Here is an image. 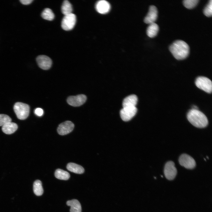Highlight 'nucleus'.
Returning a JSON list of instances; mask_svg holds the SVG:
<instances>
[{
  "instance_id": "14",
  "label": "nucleus",
  "mask_w": 212,
  "mask_h": 212,
  "mask_svg": "<svg viewBox=\"0 0 212 212\" xmlns=\"http://www.w3.org/2000/svg\"><path fill=\"white\" fill-rule=\"evenodd\" d=\"M138 101L137 96L132 95L125 98L122 102L123 108L128 107H135Z\"/></svg>"
},
{
  "instance_id": "13",
  "label": "nucleus",
  "mask_w": 212,
  "mask_h": 212,
  "mask_svg": "<svg viewBox=\"0 0 212 212\" xmlns=\"http://www.w3.org/2000/svg\"><path fill=\"white\" fill-rule=\"evenodd\" d=\"M95 8L99 13L105 14L110 10V5L109 3L105 0H100L97 2L95 5Z\"/></svg>"
},
{
  "instance_id": "21",
  "label": "nucleus",
  "mask_w": 212,
  "mask_h": 212,
  "mask_svg": "<svg viewBox=\"0 0 212 212\" xmlns=\"http://www.w3.org/2000/svg\"><path fill=\"white\" fill-rule=\"evenodd\" d=\"M61 11L64 15L72 13V6L69 1L65 0L63 1L61 7Z\"/></svg>"
},
{
  "instance_id": "20",
  "label": "nucleus",
  "mask_w": 212,
  "mask_h": 212,
  "mask_svg": "<svg viewBox=\"0 0 212 212\" xmlns=\"http://www.w3.org/2000/svg\"><path fill=\"white\" fill-rule=\"evenodd\" d=\"M55 176L58 179L64 180H68L70 177L69 174L67 172L60 169L56 170Z\"/></svg>"
},
{
  "instance_id": "10",
  "label": "nucleus",
  "mask_w": 212,
  "mask_h": 212,
  "mask_svg": "<svg viewBox=\"0 0 212 212\" xmlns=\"http://www.w3.org/2000/svg\"><path fill=\"white\" fill-rule=\"evenodd\" d=\"M74 127V124L70 121H67L59 125L57 131L59 134L64 135L70 132Z\"/></svg>"
},
{
  "instance_id": "11",
  "label": "nucleus",
  "mask_w": 212,
  "mask_h": 212,
  "mask_svg": "<svg viewBox=\"0 0 212 212\" xmlns=\"http://www.w3.org/2000/svg\"><path fill=\"white\" fill-rule=\"evenodd\" d=\"M36 61L39 66L44 70L49 69L52 64V60L48 57L44 55L38 56L36 58Z\"/></svg>"
},
{
  "instance_id": "2",
  "label": "nucleus",
  "mask_w": 212,
  "mask_h": 212,
  "mask_svg": "<svg viewBox=\"0 0 212 212\" xmlns=\"http://www.w3.org/2000/svg\"><path fill=\"white\" fill-rule=\"evenodd\" d=\"M187 118L193 125L197 127L204 128L208 124L206 116L198 109H192L189 111L187 115Z\"/></svg>"
},
{
  "instance_id": "1",
  "label": "nucleus",
  "mask_w": 212,
  "mask_h": 212,
  "mask_svg": "<svg viewBox=\"0 0 212 212\" xmlns=\"http://www.w3.org/2000/svg\"><path fill=\"white\" fill-rule=\"evenodd\" d=\"M169 50L176 59L181 60L188 56L190 49L186 42L181 40H177L170 45Z\"/></svg>"
},
{
  "instance_id": "12",
  "label": "nucleus",
  "mask_w": 212,
  "mask_h": 212,
  "mask_svg": "<svg viewBox=\"0 0 212 212\" xmlns=\"http://www.w3.org/2000/svg\"><path fill=\"white\" fill-rule=\"evenodd\" d=\"M158 13L157 9L155 6H150L148 12L144 19V22L148 24L155 23L157 18Z\"/></svg>"
},
{
  "instance_id": "8",
  "label": "nucleus",
  "mask_w": 212,
  "mask_h": 212,
  "mask_svg": "<svg viewBox=\"0 0 212 212\" xmlns=\"http://www.w3.org/2000/svg\"><path fill=\"white\" fill-rule=\"evenodd\" d=\"M137 112L136 107L123 108L120 111L121 117L125 121H129L135 115Z\"/></svg>"
},
{
  "instance_id": "26",
  "label": "nucleus",
  "mask_w": 212,
  "mask_h": 212,
  "mask_svg": "<svg viewBox=\"0 0 212 212\" xmlns=\"http://www.w3.org/2000/svg\"><path fill=\"white\" fill-rule=\"evenodd\" d=\"M35 114L38 116H42L44 113V111L43 109L40 108H36L34 110Z\"/></svg>"
},
{
  "instance_id": "7",
  "label": "nucleus",
  "mask_w": 212,
  "mask_h": 212,
  "mask_svg": "<svg viewBox=\"0 0 212 212\" xmlns=\"http://www.w3.org/2000/svg\"><path fill=\"white\" fill-rule=\"evenodd\" d=\"M177 173V170L175 166L174 163L169 161L165 164L164 173L166 178L169 180L173 179Z\"/></svg>"
},
{
  "instance_id": "15",
  "label": "nucleus",
  "mask_w": 212,
  "mask_h": 212,
  "mask_svg": "<svg viewBox=\"0 0 212 212\" xmlns=\"http://www.w3.org/2000/svg\"><path fill=\"white\" fill-rule=\"evenodd\" d=\"M18 126L15 123L9 122L2 126V130L4 132L7 134L14 133L17 129Z\"/></svg>"
},
{
  "instance_id": "3",
  "label": "nucleus",
  "mask_w": 212,
  "mask_h": 212,
  "mask_svg": "<svg viewBox=\"0 0 212 212\" xmlns=\"http://www.w3.org/2000/svg\"><path fill=\"white\" fill-rule=\"evenodd\" d=\"M14 109L17 117L19 119H25L29 116L30 107L27 104L21 102H16L14 105Z\"/></svg>"
},
{
  "instance_id": "6",
  "label": "nucleus",
  "mask_w": 212,
  "mask_h": 212,
  "mask_svg": "<svg viewBox=\"0 0 212 212\" xmlns=\"http://www.w3.org/2000/svg\"><path fill=\"white\" fill-rule=\"evenodd\" d=\"M179 161L181 166L188 169H192L196 165V163L194 159L186 154H183L180 156Z\"/></svg>"
},
{
  "instance_id": "25",
  "label": "nucleus",
  "mask_w": 212,
  "mask_h": 212,
  "mask_svg": "<svg viewBox=\"0 0 212 212\" xmlns=\"http://www.w3.org/2000/svg\"><path fill=\"white\" fill-rule=\"evenodd\" d=\"M11 121V118L8 115L0 114V126H3L6 124Z\"/></svg>"
},
{
  "instance_id": "19",
  "label": "nucleus",
  "mask_w": 212,
  "mask_h": 212,
  "mask_svg": "<svg viewBox=\"0 0 212 212\" xmlns=\"http://www.w3.org/2000/svg\"><path fill=\"white\" fill-rule=\"evenodd\" d=\"M33 189L34 193L37 196H40L43 194V190L40 180H37L34 182Z\"/></svg>"
},
{
  "instance_id": "16",
  "label": "nucleus",
  "mask_w": 212,
  "mask_h": 212,
  "mask_svg": "<svg viewBox=\"0 0 212 212\" xmlns=\"http://www.w3.org/2000/svg\"><path fill=\"white\" fill-rule=\"evenodd\" d=\"M67 206L70 207V212H81V206L80 202L77 200L73 199L67 202Z\"/></svg>"
},
{
  "instance_id": "5",
  "label": "nucleus",
  "mask_w": 212,
  "mask_h": 212,
  "mask_svg": "<svg viewBox=\"0 0 212 212\" xmlns=\"http://www.w3.org/2000/svg\"><path fill=\"white\" fill-rule=\"evenodd\" d=\"M76 21V17L74 14L72 13L65 15L62 21V27L65 30H71L74 27Z\"/></svg>"
},
{
  "instance_id": "4",
  "label": "nucleus",
  "mask_w": 212,
  "mask_h": 212,
  "mask_svg": "<svg viewBox=\"0 0 212 212\" xmlns=\"http://www.w3.org/2000/svg\"><path fill=\"white\" fill-rule=\"evenodd\" d=\"M195 84L198 88L208 93H211L212 82L208 78L203 76L198 77L196 79Z\"/></svg>"
},
{
  "instance_id": "18",
  "label": "nucleus",
  "mask_w": 212,
  "mask_h": 212,
  "mask_svg": "<svg viewBox=\"0 0 212 212\" xmlns=\"http://www.w3.org/2000/svg\"><path fill=\"white\" fill-rule=\"evenodd\" d=\"M67 168L69 171L76 173L82 174L84 172V169L82 167L74 163H68Z\"/></svg>"
},
{
  "instance_id": "27",
  "label": "nucleus",
  "mask_w": 212,
  "mask_h": 212,
  "mask_svg": "<svg viewBox=\"0 0 212 212\" xmlns=\"http://www.w3.org/2000/svg\"><path fill=\"white\" fill-rule=\"evenodd\" d=\"M33 1L32 0H21L20 1L21 3L24 5L30 4Z\"/></svg>"
},
{
  "instance_id": "24",
  "label": "nucleus",
  "mask_w": 212,
  "mask_h": 212,
  "mask_svg": "<svg viewBox=\"0 0 212 212\" xmlns=\"http://www.w3.org/2000/svg\"><path fill=\"white\" fill-rule=\"evenodd\" d=\"M204 15L207 17H211L212 14V1H209L208 3L203 10Z\"/></svg>"
},
{
  "instance_id": "23",
  "label": "nucleus",
  "mask_w": 212,
  "mask_h": 212,
  "mask_svg": "<svg viewBox=\"0 0 212 212\" xmlns=\"http://www.w3.org/2000/svg\"><path fill=\"white\" fill-rule=\"evenodd\" d=\"M198 0H185L183 1L184 6L188 9H191L195 7L197 4Z\"/></svg>"
},
{
  "instance_id": "9",
  "label": "nucleus",
  "mask_w": 212,
  "mask_h": 212,
  "mask_svg": "<svg viewBox=\"0 0 212 212\" xmlns=\"http://www.w3.org/2000/svg\"><path fill=\"white\" fill-rule=\"evenodd\" d=\"M86 100V96L85 95L81 94L69 97L67 99V102L70 105L78 107L83 105Z\"/></svg>"
},
{
  "instance_id": "22",
  "label": "nucleus",
  "mask_w": 212,
  "mask_h": 212,
  "mask_svg": "<svg viewBox=\"0 0 212 212\" xmlns=\"http://www.w3.org/2000/svg\"><path fill=\"white\" fill-rule=\"evenodd\" d=\"M41 16L44 19L49 20H53L54 17V15L52 11L50 9L46 8L42 11Z\"/></svg>"
},
{
  "instance_id": "17",
  "label": "nucleus",
  "mask_w": 212,
  "mask_h": 212,
  "mask_svg": "<svg viewBox=\"0 0 212 212\" xmlns=\"http://www.w3.org/2000/svg\"><path fill=\"white\" fill-rule=\"evenodd\" d=\"M149 24L146 30L147 34L150 37L153 38L157 34L159 31V26L155 22Z\"/></svg>"
}]
</instances>
